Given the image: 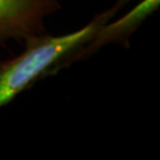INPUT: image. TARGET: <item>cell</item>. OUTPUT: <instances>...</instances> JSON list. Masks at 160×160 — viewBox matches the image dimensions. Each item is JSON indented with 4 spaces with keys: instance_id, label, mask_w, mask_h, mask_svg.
<instances>
[{
    "instance_id": "2",
    "label": "cell",
    "mask_w": 160,
    "mask_h": 160,
    "mask_svg": "<svg viewBox=\"0 0 160 160\" xmlns=\"http://www.w3.org/2000/svg\"><path fill=\"white\" fill-rule=\"evenodd\" d=\"M59 7L58 0H0V45L44 33L45 19Z\"/></svg>"
},
{
    "instance_id": "1",
    "label": "cell",
    "mask_w": 160,
    "mask_h": 160,
    "mask_svg": "<svg viewBox=\"0 0 160 160\" xmlns=\"http://www.w3.org/2000/svg\"><path fill=\"white\" fill-rule=\"evenodd\" d=\"M131 0H118L106 11L95 16L77 31L62 36L45 32L24 42V51L18 56L0 61V108L10 103L42 77L50 76L70 65V59L88 44L103 23L113 19Z\"/></svg>"
},
{
    "instance_id": "3",
    "label": "cell",
    "mask_w": 160,
    "mask_h": 160,
    "mask_svg": "<svg viewBox=\"0 0 160 160\" xmlns=\"http://www.w3.org/2000/svg\"><path fill=\"white\" fill-rule=\"evenodd\" d=\"M159 5L160 0H141L116 22H112L110 19L103 23L92 39L71 57L70 64L92 56L101 48L112 43H122L127 46V42L132 33L159 7Z\"/></svg>"
}]
</instances>
